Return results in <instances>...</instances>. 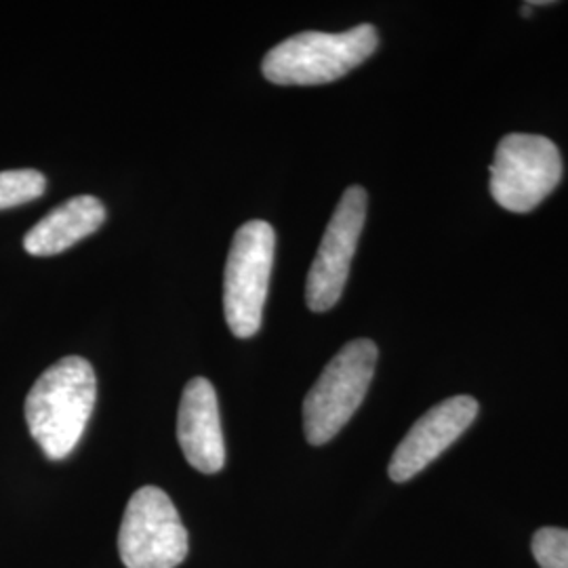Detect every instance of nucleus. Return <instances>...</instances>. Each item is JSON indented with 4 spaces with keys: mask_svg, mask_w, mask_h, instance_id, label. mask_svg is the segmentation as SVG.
Wrapping results in <instances>:
<instances>
[{
    "mask_svg": "<svg viewBox=\"0 0 568 568\" xmlns=\"http://www.w3.org/2000/svg\"><path fill=\"white\" fill-rule=\"evenodd\" d=\"M105 222V206L95 196H77L53 209L34 225L26 239L23 248L34 257H51L65 248L81 243L95 234Z\"/></svg>",
    "mask_w": 568,
    "mask_h": 568,
    "instance_id": "9d476101",
    "label": "nucleus"
},
{
    "mask_svg": "<svg viewBox=\"0 0 568 568\" xmlns=\"http://www.w3.org/2000/svg\"><path fill=\"white\" fill-rule=\"evenodd\" d=\"M377 47L379 37L371 23L339 34L302 32L270 49L262 70L267 81L283 87L326 84L365 63Z\"/></svg>",
    "mask_w": 568,
    "mask_h": 568,
    "instance_id": "f03ea898",
    "label": "nucleus"
},
{
    "mask_svg": "<svg viewBox=\"0 0 568 568\" xmlns=\"http://www.w3.org/2000/svg\"><path fill=\"white\" fill-rule=\"evenodd\" d=\"M377 358V345L371 339H354L325 366L304 400V432L312 447L333 440L363 405Z\"/></svg>",
    "mask_w": 568,
    "mask_h": 568,
    "instance_id": "7ed1b4c3",
    "label": "nucleus"
},
{
    "mask_svg": "<svg viewBox=\"0 0 568 568\" xmlns=\"http://www.w3.org/2000/svg\"><path fill=\"white\" fill-rule=\"evenodd\" d=\"M532 556L541 568H568L567 528H539L532 537Z\"/></svg>",
    "mask_w": 568,
    "mask_h": 568,
    "instance_id": "f8f14e48",
    "label": "nucleus"
},
{
    "mask_svg": "<svg viewBox=\"0 0 568 568\" xmlns=\"http://www.w3.org/2000/svg\"><path fill=\"white\" fill-rule=\"evenodd\" d=\"M119 554L126 568H175L187 556V530L163 488L133 493L122 516Z\"/></svg>",
    "mask_w": 568,
    "mask_h": 568,
    "instance_id": "423d86ee",
    "label": "nucleus"
},
{
    "mask_svg": "<svg viewBox=\"0 0 568 568\" xmlns=\"http://www.w3.org/2000/svg\"><path fill=\"white\" fill-rule=\"evenodd\" d=\"M178 440L183 457L194 469L203 474H217L224 469L225 440L217 392L204 377H194L183 387Z\"/></svg>",
    "mask_w": 568,
    "mask_h": 568,
    "instance_id": "1a4fd4ad",
    "label": "nucleus"
},
{
    "mask_svg": "<svg viewBox=\"0 0 568 568\" xmlns=\"http://www.w3.org/2000/svg\"><path fill=\"white\" fill-rule=\"evenodd\" d=\"M562 180V156L544 135L509 133L490 164V194L511 213H528L544 203Z\"/></svg>",
    "mask_w": 568,
    "mask_h": 568,
    "instance_id": "39448f33",
    "label": "nucleus"
},
{
    "mask_svg": "<svg viewBox=\"0 0 568 568\" xmlns=\"http://www.w3.org/2000/svg\"><path fill=\"white\" fill-rule=\"evenodd\" d=\"M478 403L471 396H453L429 408L408 429L389 462V478L406 483L438 459L478 417Z\"/></svg>",
    "mask_w": 568,
    "mask_h": 568,
    "instance_id": "6e6552de",
    "label": "nucleus"
},
{
    "mask_svg": "<svg viewBox=\"0 0 568 568\" xmlns=\"http://www.w3.org/2000/svg\"><path fill=\"white\" fill-rule=\"evenodd\" d=\"M47 180L41 171L16 169L0 173V211L41 199Z\"/></svg>",
    "mask_w": 568,
    "mask_h": 568,
    "instance_id": "9b49d317",
    "label": "nucleus"
},
{
    "mask_svg": "<svg viewBox=\"0 0 568 568\" xmlns=\"http://www.w3.org/2000/svg\"><path fill=\"white\" fill-rule=\"evenodd\" d=\"M274 253L276 234L267 222H246L234 234L225 262L224 314L236 337H253L262 326Z\"/></svg>",
    "mask_w": 568,
    "mask_h": 568,
    "instance_id": "20e7f679",
    "label": "nucleus"
},
{
    "mask_svg": "<svg viewBox=\"0 0 568 568\" xmlns=\"http://www.w3.org/2000/svg\"><path fill=\"white\" fill-rule=\"evenodd\" d=\"M98 398L89 361L61 358L49 366L26 398V424L47 459L61 462L79 447Z\"/></svg>",
    "mask_w": 568,
    "mask_h": 568,
    "instance_id": "f257e3e1",
    "label": "nucleus"
},
{
    "mask_svg": "<svg viewBox=\"0 0 568 568\" xmlns=\"http://www.w3.org/2000/svg\"><path fill=\"white\" fill-rule=\"evenodd\" d=\"M366 220V192L361 185L347 187L337 204L325 236L316 251L305 283V304L312 312H328L344 293L349 265Z\"/></svg>",
    "mask_w": 568,
    "mask_h": 568,
    "instance_id": "0eeeda50",
    "label": "nucleus"
}]
</instances>
